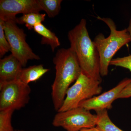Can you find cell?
Masks as SVG:
<instances>
[{
  "instance_id": "cell-1",
  "label": "cell",
  "mask_w": 131,
  "mask_h": 131,
  "mask_svg": "<svg viewBox=\"0 0 131 131\" xmlns=\"http://www.w3.org/2000/svg\"><path fill=\"white\" fill-rule=\"evenodd\" d=\"M56 77L52 85L51 97L54 109L62 106L70 84L82 73L76 55L70 48L59 49L53 59Z\"/></svg>"
},
{
  "instance_id": "cell-2",
  "label": "cell",
  "mask_w": 131,
  "mask_h": 131,
  "mask_svg": "<svg viewBox=\"0 0 131 131\" xmlns=\"http://www.w3.org/2000/svg\"><path fill=\"white\" fill-rule=\"evenodd\" d=\"M86 24V19H82L78 25L69 32L70 48L76 55L82 73L102 81L99 52L90 37Z\"/></svg>"
},
{
  "instance_id": "cell-3",
  "label": "cell",
  "mask_w": 131,
  "mask_h": 131,
  "mask_svg": "<svg viewBox=\"0 0 131 131\" xmlns=\"http://www.w3.org/2000/svg\"><path fill=\"white\" fill-rule=\"evenodd\" d=\"M97 18L105 23L110 31L107 37H105L103 34L100 33L93 40L100 56L101 76H105L108 74V66L113 57L121 48L130 42V40L127 29L117 30L116 25L112 19L99 16Z\"/></svg>"
},
{
  "instance_id": "cell-4",
  "label": "cell",
  "mask_w": 131,
  "mask_h": 131,
  "mask_svg": "<svg viewBox=\"0 0 131 131\" xmlns=\"http://www.w3.org/2000/svg\"><path fill=\"white\" fill-rule=\"evenodd\" d=\"M101 82L82 73L74 84L68 89L63 103L57 112H64L78 107L83 101L100 94L102 90Z\"/></svg>"
},
{
  "instance_id": "cell-5",
  "label": "cell",
  "mask_w": 131,
  "mask_h": 131,
  "mask_svg": "<svg viewBox=\"0 0 131 131\" xmlns=\"http://www.w3.org/2000/svg\"><path fill=\"white\" fill-rule=\"evenodd\" d=\"M31 89L17 80L0 82V111L19 110L29 102Z\"/></svg>"
},
{
  "instance_id": "cell-6",
  "label": "cell",
  "mask_w": 131,
  "mask_h": 131,
  "mask_svg": "<svg viewBox=\"0 0 131 131\" xmlns=\"http://www.w3.org/2000/svg\"><path fill=\"white\" fill-rule=\"evenodd\" d=\"M16 24V20L3 21V27L12 54L25 67L29 60H39L40 58L32 51L26 41V35L24 30Z\"/></svg>"
},
{
  "instance_id": "cell-7",
  "label": "cell",
  "mask_w": 131,
  "mask_h": 131,
  "mask_svg": "<svg viewBox=\"0 0 131 131\" xmlns=\"http://www.w3.org/2000/svg\"><path fill=\"white\" fill-rule=\"evenodd\" d=\"M57 113L52 121V125L62 127L67 131H80L95 127L97 125V115L80 107Z\"/></svg>"
},
{
  "instance_id": "cell-8",
  "label": "cell",
  "mask_w": 131,
  "mask_h": 131,
  "mask_svg": "<svg viewBox=\"0 0 131 131\" xmlns=\"http://www.w3.org/2000/svg\"><path fill=\"white\" fill-rule=\"evenodd\" d=\"M42 11L37 0H1L0 20L3 21L16 20V15Z\"/></svg>"
},
{
  "instance_id": "cell-9",
  "label": "cell",
  "mask_w": 131,
  "mask_h": 131,
  "mask_svg": "<svg viewBox=\"0 0 131 131\" xmlns=\"http://www.w3.org/2000/svg\"><path fill=\"white\" fill-rule=\"evenodd\" d=\"M131 83V78H126L113 89L97 96L83 101L79 107L90 111L108 110L112 107V104L125 87Z\"/></svg>"
},
{
  "instance_id": "cell-10",
  "label": "cell",
  "mask_w": 131,
  "mask_h": 131,
  "mask_svg": "<svg viewBox=\"0 0 131 131\" xmlns=\"http://www.w3.org/2000/svg\"><path fill=\"white\" fill-rule=\"evenodd\" d=\"M20 62L12 54L0 60V82L18 79L22 69Z\"/></svg>"
},
{
  "instance_id": "cell-11",
  "label": "cell",
  "mask_w": 131,
  "mask_h": 131,
  "mask_svg": "<svg viewBox=\"0 0 131 131\" xmlns=\"http://www.w3.org/2000/svg\"><path fill=\"white\" fill-rule=\"evenodd\" d=\"M42 64L34 65L22 69L18 80L26 84L36 81L49 71Z\"/></svg>"
},
{
  "instance_id": "cell-12",
  "label": "cell",
  "mask_w": 131,
  "mask_h": 131,
  "mask_svg": "<svg viewBox=\"0 0 131 131\" xmlns=\"http://www.w3.org/2000/svg\"><path fill=\"white\" fill-rule=\"evenodd\" d=\"M33 29L35 32L42 36L41 43L50 46L52 52H54L55 49L60 46V41L55 34L46 27L42 23L36 25Z\"/></svg>"
},
{
  "instance_id": "cell-13",
  "label": "cell",
  "mask_w": 131,
  "mask_h": 131,
  "mask_svg": "<svg viewBox=\"0 0 131 131\" xmlns=\"http://www.w3.org/2000/svg\"><path fill=\"white\" fill-rule=\"evenodd\" d=\"M98 118L96 127L101 131H124L116 126L108 116L107 110L96 111Z\"/></svg>"
},
{
  "instance_id": "cell-14",
  "label": "cell",
  "mask_w": 131,
  "mask_h": 131,
  "mask_svg": "<svg viewBox=\"0 0 131 131\" xmlns=\"http://www.w3.org/2000/svg\"><path fill=\"white\" fill-rule=\"evenodd\" d=\"M46 14L39 13H31L23 14L19 18L16 19V23L19 24H25L28 30L33 29L37 24L42 23L45 19Z\"/></svg>"
},
{
  "instance_id": "cell-15",
  "label": "cell",
  "mask_w": 131,
  "mask_h": 131,
  "mask_svg": "<svg viewBox=\"0 0 131 131\" xmlns=\"http://www.w3.org/2000/svg\"><path fill=\"white\" fill-rule=\"evenodd\" d=\"M62 0H37L42 11H45L49 18H54L59 13Z\"/></svg>"
},
{
  "instance_id": "cell-16",
  "label": "cell",
  "mask_w": 131,
  "mask_h": 131,
  "mask_svg": "<svg viewBox=\"0 0 131 131\" xmlns=\"http://www.w3.org/2000/svg\"><path fill=\"white\" fill-rule=\"evenodd\" d=\"M13 110L0 111V131H15L12 125Z\"/></svg>"
},
{
  "instance_id": "cell-17",
  "label": "cell",
  "mask_w": 131,
  "mask_h": 131,
  "mask_svg": "<svg viewBox=\"0 0 131 131\" xmlns=\"http://www.w3.org/2000/svg\"><path fill=\"white\" fill-rule=\"evenodd\" d=\"M11 51L10 45L5 36L3 21L0 20V57H2Z\"/></svg>"
},
{
  "instance_id": "cell-18",
  "label": "cell",
  "mask_w": 131,
  "mask_h": 131,
  "mask_svg": "<svg viewBox=\"0 0 131 131\" xmlns=\"http://www.w3.org/2000/svg\"><path fill=\"white\" fill-rule=\"evenodd\" d=\"M110 65L126 68L131 71V55L123 57L113 59L110 62Z\"/></svg>"
},
{
  "instance_id": "cell-19",
  "label": "cell",
  "mask_w": 131,
  "mask_h": 131,
  "mask_svg": "<svg viewBox=\"0 0 131 131\" xmlns=\"http://www.w3.org/2000/svg\"><path fill=\"white\" fill-rule=\"evenodd\" d=\"M131 97V83L128 84L121 92L117 97L119 98H128Z\"/></svg>"
},
{
  "instance_id": "cell-20",
  "label": "cell",
  "mask_w": 131,
  "mask_h": 131,
  "mask_svg": "<svg viewBox=\"0 0 131 131\" xmlns=\"http://www.w3.org/2000/svg\"><path fill=\"white\" fill-rule=\"evenodd\" d=\"M80 131H101L96 127L90 129H84Z\"/></svg>"
},
{
  "instance_id": "cell-21",
  "label": "cell",
  "mask_w": 131,
  "mask_h": 131,
  "mask_svg": "<svg viewBox=\"0 0 131 131\" xmlns=\"http://www.w3.org/2000/svg\"><path fill=\"white\" fill-rule=\"evenodd\" d=\"M126 29L128 33H129L130 40V42H131V18L130 20V22H129V26Z\"/></svg>"
},
{
  "instance_id": "cell-22",
  "label": "cell",
  "mask_w": 131,
  "mask_h": 131,
  "mask_svg": "<svg viewBox=\"0 0 131 131\" xmlns=\"http://www.w3.org/2000/svg\"><path fill=\"white\" fill-rule=\"evenodd\" d=\"M15 131H25V130H15Z\"/></svg>"
},
{
  "instance_id": "cell-23",
  "label": "cell",
  "mask_w": 131,
  "mask_h": 131,
  "mask_svg": "<svg viewBox=\"0 0 131 131\" xmlns=\"http://www.w3.org/2000/svg\"></svg>"
}]
</instances>
